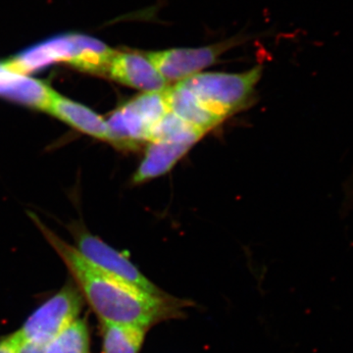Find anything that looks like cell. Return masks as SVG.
<instances>
[{
  "instance_id": "4fadbf2b",
  "label": "cell",
  "mask_w": 353,
  "mask_h": 353,
  "mask_svg": "<svg viewBox=\"0 0 353 353\" xmlns=\"http://www.w3.org/2000/svg\"><path fill=\"white\" fill-rule=\"evenodd\" d=\"M204 134L205 132L192 126L173 113L168 112L153 128L150 141H168L192 146Z\"/></svg>"
},
{
  "instance_id": "9a60e30c",
  "label": "cell",
  "mask_w": 353,
  "mask_h": 353,
  "mask_svg": "<svg viewBox=\"0 0 353 353\" xmlns=\"http://www.w3.org/2000/svg\"><path fill=\"white\" fill-rule=\"evenodd\" d=\"M15 336L16 339H17V345H16L15 353L46 352V345H43V343H34V341L23 340L17 332H16Z\"/></svg>"
},
{
  "instance_id": "277c9868",
  "label": "cell",
  "mask_w": 353,
  "mask_h": 353,
  "mask_svg": "<svg viewBox=\"0 0 353 353\" xmlns=\"http://www.w3.org/2000/svg\"><path fill=\"white\" fill-rule=\"evenodd\" d=\"M83 304L80 290L64 288L37 309L17 333L23 340L48 345L78 320Z\"/></svg>"
},
{
  "instance_id": "3957f363",
  "label": "cell",
  "mask_w": 353,
  "mask_h": 353,
  "mask_svg": "<svg viewBox=\"0 0 353 353\" xmlns=\"http://www.w3.org/2000/svg\"><path fill=\"white\" fill-rule=\"evenodd\" d=\"M246 39L243 34H236L233 38L201 48H170L150 51L145 54L167 82H181L212 66L221 55L234 46H241Z\"/></svg>"
},
{
  "instance_id": "5bb4252c",
  "label": "cell",
  "mask_w": 353,
  "mask_h": 353,
  "mask_svg": "<svg viewBox=\"0 0 353 353\" xmlns=\"http://www.w3.org/2000/svg\"><path fill=\"white\" fill-rule=\"evenodd\" d=\"M44 353H90V336L85 323L76 320L46 345Z\"/></svg>"
},
{
  "instance_id": "7c38bea8",
  "label": "cell",
  "mask_w": 353,
  "mask_h": 353,
  "mask_svg": "<svg viewBox=\"0 0 353 353\" xmlns=\"http://www.w3.org/2000/svg\"><path fill=\"white\" fill-rule=\"evenodd\" d=\"M148 331L134 325L102 323V353H139Z\"/></svg>"
},
{
  "instance_id": "ba28073f",
  "label": "cell",
  "mask_w": 353,
  "mask_h": 353,
  "mask_svg": "<svg viewBox=\"0 0 353 353\" xmlns=\"http://www.w3.org/2000/svg\"><path fill=\"white\" fill-rule=\"evenodd\" d=\"M46 112L63 121L78 131L101 141L114 143L108 121L92 109L55 92Z\"/></svg>"
},
{
  "instance_id": "30bf717a",
  "label": "cell",
  "mask_w": 353,
  "mask_h": 353,
  "mask_svg": "<svg viewBox=\"0 0 353 353\" xmlns=\"http://www.w3.org/2000/svg\"><path fill=\"white\" fill-rule=\"evenodd\" d=\"M164 94L169 112L202 131L208 132L223 121L202 108L192 92L181 83L165 88Z\"/></svg>"
},
{
  "instance_id": "9c48e42d",
  "label": "cell",
  "mask_w": 353,
  "mask_h": 353,
  "mask_svg": "<svg viewBox=\"0 0 353 353\" xmlns=\"http://www.w3.org/2000/svg\"><path fill=\"white\" fill-rule=\"evenodd\" d=\"M55 90L36 79L16 73L0 64V97L46 111Z\"/></svg>"
},
{
  "instance_id": "8fae6325",
  "label": "cell",
  "mask_w": 353,
  "mask_h": 353,
  "mask_svg": "<svg viewBox=\"0 0 353 353\" xmlns=\"http://www.w3.org/2000/svg\"><path fill=\"white\" fill-rule=\"evenodd\" d=\"M192 145L168 141H152L146 150L145 159L134 176V183H141L168 173Z\"/></svg>"
},
{
  "instance_id": "6da1fadb",
  "label": "cell",
  "mask_w": 353,
  "mask_h": 353,
  "mask_svg": "<svg viewBox=\"0 0 353 353\" xmlns=\"http://www.w3.org/2000/svg\"><path fill=\"white\" fill-rule=\"evenodd\" d=\"M44 236L57 250L102 323L134 325L150 330L167 320L182 317L189 301L164 292L152 294L99 270L38 221Z\"/></svg>"
},
{
  "instance_id": "2e32d148",
  "label": "cell",
  "mask_w": 353,
  "mask_h": 353,
  "mask_svg": "<svg viewBox=\"0 0 353 353\" xmlns=\"http://www.w3.org/2000/svg\"><path fill=\"white\" fill-rule=\"evenodd\" d=\"M17 339L15 334L8 336L6 340L0 341V353H15Z\"/></svg>"
},
{
  "instance_id": "5b68a950",
  "label": "cell",
  "mask_w": 353,
  "mask_h": 353,
  "mask_svg": "<svg viewBox=\"0 0 353 353\" xmlns=\"http://www.w3.org/2000/svg\"><path fill=\"white\" fill-rule=\"evenodd\" d=\"M90 37L83 34L57 37L23 51L4 65L22 75H27L55 62H67L77 67L90 46Z\"/></svg>"
},
{
  "instance_id": "7a4b0ae2",
  "label": "cell",
  "mask_w": 353,
  "mask_h": 353,
  "mask_svg": "<svg viewBox=\"0 0 353 353\" xmlns=\"http://www.w3.org/2000/svg\"><path fill=\"white\" fill-rule=\"evenodd\" d=\"M262 70L259 65L243 73L201 72L178 83L192 92L202 108L224 120L248 101Z\"/></svg>"
},
{
  "instance_id": "8992f818",
  "label": "cell",
  "mask_w": 353,
  "mask_h": 353,
  "mask_svg": "<svg viewBox=\"0 0 353 353\" xmlns=\"http://www.w3.org/2000/svg\"><path fill=\"white\" fill-rule=\"evenodd\" d=\"M76 239L77 250L99 270L152 294H164L163 290L158 289L146 279L124 254L114 250L101 239L88 232H81Z\"/></svg>"
},
{
  "instance_id": "52a82bcc",
  "label": "cell",
  "mask_w": 353,
  "mask_h": 353,
  "mask_svg": "<svg viewBox=\"0 0 353 353\" xmlns=\"http://www.w3.org/2000/svg\"><path fill=\"white\" fill-rule=\"evenodd\" d=\"M108 74L116 82L143 92H161L168 85L145 53L116 51Z\"/></svg>"
}]
</instances>
